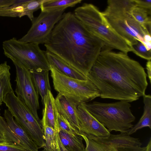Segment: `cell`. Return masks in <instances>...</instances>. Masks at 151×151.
<instances>
[{"mask_svg": "<svg viewBox=\"0 0 151 151\" xmlns=\"http://www.w3.org/2000/svg\"><path fill=\"white\" fill-rule=\"evenodd\" d=\"M104 48L87 76L96 86L103 99L129 102L145 94L147 75L138 61L122 52Z\"/></svg>", "mask_w": 151, "mask_h": 151, "instance_id": "cell-1", "label": "cell"}, {"mask_svg": "<svg viewBox=\"0 0 151 151\" xmlns=\"http://www.w3.org/2000/svg\"><path fill=\"white\" fill-rule=\"evenodd\" d=\"M44 45L87 77L104 45L70 12L63 13Z\"/></svg>", "mask_w": 151, "mask_h": 151, "instance_id": "cell-2", "label": "cell"}, {"mask_svg": "<svg viewBox=\"0 0 151 151\" xmlns=\"http://www.w3.org/2000/svg\"><path fill=\"white\" fill-rule=\"evenodd\" d=\"M75 17L93 35L100 40L105 47L115 49L127 54L131 46L111 27L101 12L93 5L84 3L74 10Z\"/></svg>", "mask_w": 151, "mask_h": 151, "instance_id": "cell-3", "label": "cell"}, {"mask_svg": "<svg viewBox=\"0 0 151 151\" xmlns=\"http://www.w3.org/2000/svg\"><path fill=\"white\" fill-rule=\"evenodd\" d=\"M88 111L109 132H128L134 125L135 118L130 109L129 102L120 101L106 103L94 101L84 103Z\"/></svg>", "mask_w": 151, "mask_h": 151, "instance_id": "cell-4", "label": "cell"}, {"mask_svg": "<svg viewBox=\"0 0 151 151\" xmlns=\"http://www.w3.org/2000/svg\"><path fill=\"white\" fill-rule=\"evenodd\" d=\"M2 47L5 55L15 66L29 70H50L46 52L42 50L37 44L22 42L13 37L4 41Z\"/></svg>", "mask_w": 151, "mask_h": 151, "instance_id": "cell-5", "label": "cell"}, {"mask_svg": "<svg viewBox=\"0 0 151 151\" xmlns=\"http://www.w3.org/2000/svg\"><path fill=\"white\" fill-rule=\"evenodd\" d=\"M50 66L54 89L77 105L100 96L98 89L88 78L82 80L68 77Z\"/></svg>", "mask_w": 151, "mask_h": 151, "instance_id": "cell-6", "label": "cell"}, {"mask_svg": "<svg viewBox=\"0 0 151 151\" xmlns=\"http://www.w3.org/2000/svg\"><path fill=\"white\" fill-rule=\"evenodd\" d=\"M101 13L111 27L131 47L136 44L138 40L143 44L145 36L147 34L151 35L146 28L134 19L129 12L107 6Z\"/></svg>", "mask_w": 151, "mask_h": 151, "instance_id": "cell-7", "label": "cell"}, {"mask_svg": "<svg viewBox=\"0 0 151 151\" xmlns=\"http://www.w3.org/2000/svg\"><path fill=\"white\" fill-rule=\"evenodd\" d=\"M17 123L24 129L39 148L45 145L41 122L18 99L14 92L8 94L4 101Z\"/></svg>", "mask_w": 151, "mask_h": 151, "instance_id": "cell-8", "label": "cell"}, {"mask_svg": "<svg viewBox=\"0 0 151 151\" xmlns=\"http://www.w3.org/2000/svg\"><path fill=\"white\" fill-rule=\"evenodd\" d=\"M65 10L41 11L39 15L32 21L31 27L27 33L19 40L23 42L39 45L45 44Z\"/></svg>", "mask_w": 151, "mask_h": 151, "instance_id": "cell-9", "label": "cell"}, {"mask_svg": "<svg viewBox=\"0 0 151 151\" xmlns=\"http://www.w3.org/2000/svg\"><path fill=\"white\" fill-rule=\"evenodd\" d=\"M16 76L15 92L19 100L41 122L38 115L40 108L38 94L33 83L29 70L15 65Z\"/></svg>", "mask_w": 151, "mask_h": 151, "instance_id": "cell-10", "label": "cell"}, {"mask_svg": "<svg viewBox=\"0 0 151 151\" xmlns=\"http://www.w3.org/2000/svg\"><path fill=\"white\" fill-rule=\"evenodd\" d=\"M87 134L97 143L103 151H145L146 147H141L139 138L131 136L128 132L110 134L104 137Z\"/></svg>", "mask_w": 151, "mask_h": 151, "instance_id": "cell-11", "label": "cell"}, {"mask_svg": "<svg viewBox=\"0 0 151 151\" xmlns=\"http://www.w3.org/2000/svg\"><path fill=\"white\" fill-rule=\"evenodd\" d=\"M79 132L98 137L108 136L110 132L88 111L84 103L77 106Z\"/></svg>", "mask_w": 151, "mask_h": 151, "instance_id": "cell-12", "label": "cell"}, {"mask_svg": "<svg viewBox=\"0 0 151 151\" xmlns=\"http://www.w3.org/2000/svg\"><path fill=\"white\" fill-rule=\"evenodd\" d=\"M4 118L12 132L28 151H39L38 147L24 129L17 123L9 110L5 109Z\"/></svg>", "mask_w": 151, "mask_h": 151, "instance_id": "cell-13", "label": "cell"}, {"mask_svg": "<svg viewBox=\"0 0 151 151\" xmlns=\"http://www.w3.org/2000/svg\"><path fill=\"white\" fill-rule=\"evenodd\" d=\"M55 99L56 108L58 113L65 118L73 127L79 132L78 105L59 93Z\"/></svg>", "mask_w": 151, "mask_h": 151, "instance_id": "cell-14", "label": "cell"}, {"mask_svg": "<svg viewBox=\"0 0 151 151\" xmlns=\"http://www.w3.org/2000/svg\"><path fill=\"white\" fill-rule=\"evenodd\" d=\"M46 57L50 66L61 73L74 78L86 80L87 77L71 66L60 58L50 52L46 51Z\"/></svg>", "mask_w": 151, "mask_h": 151, "instance_id": "cell-15", "label": "cell"}, {"mask_svg": "<svg viewBox=\"0 0 151 151\" xmlns=\"http://www.w3.org/2000/svg\"><path fill=\"white\" fill-rule=\"evenodd\" d=\"M49 70L39 69L29 70L35 88L41 98L44 106L49 91H51Z\"/></svg>", "mask_w": 151, "mask_h": 151, "instance_id": "cell-16", "label": "cell"}, {"mask_svg": "<svg viewBox=\"0 0 151 151\" xmlns=\"http://www.w3.org/2000/svg\"><path fill=\"white\" fill-rule=\"evenodd\" d=\"M44 107L42 114L44 116L47 124L56 132H58L55 99L51 91L47 92Z\"/></svg>", "mask_w": 151, "mask_h": 151, "instance_id": "cell-17", "label": "cell"}, {"mask_svg": "<svg viewBox=\"0 0 151 151\" xmlns=\"http://www.w3.org/2000/svg\"><path fill=\"white\" fill-rule=\"evenodd\" d=\"M10 66L6 61L0 64V106L8 94L14 91L10 82Z\"/></svg>", "mask_w": 151, "mask_h": 151, "instance_id": "cell-18", "label": "cell"}, {"mask_svg": "<svg viewBox=\"0 0 151 151\" xmlns=\"http://www.w3.org/2000/svg\"><path fill=\"white\" fill-rule=\"evenodd\" d=\"M60 140L68 151H85L82 137L80 135H73L60 130L58 132Z\"/></svg>", "mask_w": 151, "mask_h": 151, "instance_id": "cell-19", "label": "cell"}, {"mask_svg": "<svg viewBox=\"0 0 151 151\" xmlns=\"http://www.w3.org/2000/svg\"><path fill=\"white\" fill-rule=\"evenodd\" d=\"M144 111L138 122L130 129L128 133L131 135L143 128L151 129V96L145 94L143 96Z\"/></svg>", "mask_w": 151, "mask_h": 151, "instance_id": "cell-20", "label": "cell"}, {"mask_svg": "<svg viewBox=\"0 0 151 151\" xmlns=\"http://www.w3.org/2000/svg\"><path fill=\"white\" fill-rule=\"evenodd\" d=\"M41 121L45 137V145L43 147L44 151H59L56 136L58 132L48 125L43 115Z\"/></svg>", "mask_w": 151, "mask_h": 151, "instance_id": "cell-21", "label": "cell"}, {"mask_svg": "<svg viewBox=\"0 0 151 151\" xmlns=\"http://www.w3.org/2000/svg\"><path fill=\"white\" fill-rule=\"evenodd\" d=\"M82 0H46L41 5V11H50L66 9L73 7L82 2Z\"/></svg>", "mask_w": 151, "mask_h": 151, "instance_id": "cell-22", "label": "cell"}, {"mask_svg": "<svg viewBox=\"0 0 151 151\" xmlns=\"http://www.w3.org/2000/svg\"><path fill=\"white\" fill-rule=\"evenodd\" d=\"M134 19L142 26L146 28L151 33V12L137 6H134L129 12Z\"/></svg>", "mask_w": 151, "mask_h": 151, "instance_id": "cell-23", "label": "cell"}, {"mask_svg": "<svg viewBox=\"0 0 151 151\" xmlns=\"http://www.w3.org/2000/svg\"><path fill=\"white\" fill-rule=\"evenodd\" d=\"M24 4L0 8V16L21 18L24 16Z\"/></svg>", "mask_w": 151, "mask_h": 151, "instance_id": "cell-24", "label": "cell"}, {"mask_svg": "<svg viewBox=\"0 0 151 151\" xmlns=\"http://www.w3.org/2000/svg\"><path fill=\"white\" fill-rule=\"evenodd\" d=\"M57 117L58 132L62 130L72 135H80L79 131L73 127L65 118L58 113L57 110Z\"/></svg>", "mask_w": 151, "mask_h": 151, "instance_id": "cell-25", "label": "cell"}, {"mask_svg": "<svg viewBox=\"0 0 151 151\" xmlns=\"http://www.w3.org/2000/svg\"><path fill=\"white\" fill-rule=\"evenodd\" d=\"M46 0H31L28 2L24 4V16H27L31 22L32 21L34 18V12L40 9L42 4Z\"/></svg>", "mask_w": 151, "mask_h": 151, "instance_id": "cell-26", "label": "cell"}, {"mask_svg": "<svg viewBox=\"0 0 151 151\" xmlns=\"http://www.w3.org/2000/svg\"><path fill=\"white\" fill-rule=\"evenodd\" d=\"M107 6L124 9L129 12L134 7L136 6L134 0H109L107 1Z\"/></svg>", "mask_w": 151, "mask_h": 151, "instance_id": "cell-27", "label": "cell"}, {"mask_svg": "<svg viewBox=\"0 0 151 151\" xmlns=\"http://www.w3.org/2000/svg\"><path fill=\"white\" fill-rule=\"evenodd\" d=\"M132 52L137 56L147 60H151V51L148 50L145 45L138 41L137 43L131 46Z\"/></svg>", "mask_w": 151, "mask_h": 151, "instance_id": "cell-28", "label": "cell"}, {"mask_svg": "<svg viewBox=\"0 0 151 151\" xmlns=\"http://www.w3.org/2000/svg\"><path fill=\"white\" fill-rule=\"evenodd\" d=\"M79 133L86 143L85 151H103L97 143L86 134L81 132Z\"/></svg>", "mask_w": 151, "mask_h": 151, "instance_id": "cell-29", "label": "cell"}, {"mask_svg": "<svg viewBox=\"0 0 151 151\" xmlns=\"http://www.w3.org/2000/svg\"><path fill=\"white\" fill-rule=\"evenodd\" d=\"M0 151H28L25 149L5 141L0 142Z\"/></svg>", "mask_w": 151, "mask_h": 151, "instance_id": "cell-30", "label": "cell"}, {"mask_svg": "<svg viewBox=\"0 0 151 151\" xmlns=\"http://www.w3.org/2000/svg\"><path fill=\"white\" fill-rule=\"evenodd\" d=\"M136 6L151 12V0H134Z\"/></svg>", "mask_w": 151, "mask_h": 151, "instance_id": "cell-31", "label": "cell"}, {"mask_svg": "<svg viewBox=\"0 0 151 151\" xmlns=\"http://www.w3.org/2000/svg\"><path fill=\"white\" fill-rule=\"evenodd\" d=\"M15 4V0H0V8L8 7Z\"/></svg>", "mask_w": 151, "mask_h": 151, "instance_id": "cell-32", "label": "cell"}, {"mask_svg": "<svg viewBox=\"0 0 151 151\" xmlns=\"http://www.w3.org/2000/svg\"><path fill=\"white\" fill-rule=\"evenodd\" d=\"M56 139L58 145L59 151H68L63 146L61 143L59 137L58 132L56 134Z\"/></svg>", "mask_w": 151, "mask_h": 151, "instance_id": "cell-33", "label": "cell"}, {"mask_svg": "<svg viewBox=\"0 0 151 151\" xmlns=\"http://www.w3.org/2000/svg\"><path fill=\"white\" fill-rule=\"evenodd\" d=\"M146 69L147 76L150 81V83H151V60H148L146 64Z\"/></svg>", "mask_w": 151, "mask_h": 151, "instance_id": "cell-34", "label": "cell"}, {"mask_svg": "<svg viewBox=\"0 0 151 151\" xmlns=\"http://www.w3.org/2000/svg\"><path fill=\"white\" fill-rule=\"evenodd\" d=\"M145 151H151V139L150 138L149 141L146 147Z\"/></svg>", "mask_w": 151, "mask_h": 151, "instance_id": "cell-35", "label": "cell"}, {"mask_svg": "<svg viewBox=\"0 0 151 151\" xmlns=\"http://www.w3.org/2000/svg\"><path fill=\"white\" fill-rule=\"evenodd\" d=\"M4 141H5V138L3 135L0 132V142Z\"/></svg>", "mask_w": 151, "mask_h": 151, "instance_id": "cell-36", "label": "cell"}, {"mask_svg": "<svg viewBox=\"0 0 151 151\" xmlns=\"http://www.w3.org/2000/svg\"><path fill=\"white\" fill-rule=\"evenodd\" d=\"M0 116H1V115H0Z\"/></svg>", "mask_w": 151, "mask_h": 151, "instance_id": "cell-37", "label": "cell"}]
</instances>
